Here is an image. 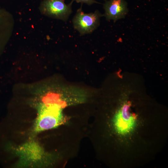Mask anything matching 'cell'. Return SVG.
<instances>
[{
  "instance_id": "obj_3",
  "label": "cell",
  "mask_w": 168,
  "mask_h": 168,
  "mask_svg": "<svg viewBox=\"0 0 168 168\" xmlns=\"http://www.w3.org/2000/svg\"><path fill=\"white\" fill-rule=\"evenodd\" d=\"M65 0H43L39 9L44 15L53 18L66 21L72 12L73 1L66 4Z\"/></svg>"
},
{
  "instance_id": "obj_6",
  "label": "cell",
  "mask_w": 168,
  "mask_h": 168,
  "mask_svg": "<svg viewBox=\"0 0 168 168\" xmlns=\"http://www.w3.org/2000/svg\"></svg>"
},
{
  "instance_id": "obj_2",
  "label": "cell",
  "mask_w": 168,
  "mask_h": 168,
  "mask_svg": "<svg viewBox=\"0 0 168 168\" xmlns=\"http://www.w3.org/2000/svg\"><path fill=\"white\" fill-rule=\"evenodd\" d=\"M102 16L98 10L93 13H85L82 10V5L73 18L74 27L82 35L90 33L99 26Z\"/></svg>"
},
{
  "instance_id": "obj_5",
  "label": "cell",
  "mask_w": 168,
  "mask_h": 168,
  "mask_svg": "<svg viewBox=\"0 0 168 168\" xmlns=\"http://www.w3.org/2000/svg\"><path fill=\"white\" fill-rule=\"evenodd\" d=\"M72 1H75L77 3L80 2L82 4L85 3L88 5H90L94 3H100L95 0H72Z\"/></svg>"
},
{
  "instance_id": "obj_1",
  "label": "cell",
  "mask_w": 168,
  "mask_h": 168,
  "mask_svg": "<svg viewBox=\"0 0 168 168\" xmlns=\"http://www.w3.org/2000/svg\"><path fill=\"white\" fill-rule=\"evenodd\" d=\"M65 103L56 95L44 98L39 109L36 129L41 131L54 128L63 122L62 110Z\"/></svg>"
},
{
  "instance_id": "obj_4",
  "label": "cell",
  "mask_w": 168,
  "mask_h": 168,
  "mask_svg": "<svg viewBox=\"0 0 168 168\" xmlns=\"http://www.w3.org/2000/svg\"><path fill=\"white\" fill-rule=\"evenodd\" d=\"M103 7L104 15L107 21H116L124 18L128 12L127 2L125 0H105Z\"/></svg>"
}]
</instances>
